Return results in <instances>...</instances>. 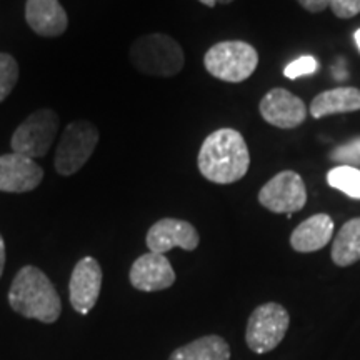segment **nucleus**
Wrapping results in <instances>:
<instances>
[{
  "label": "nucleus",
  "instance_id": "f257e3e1",
  "mask_svg": "<svg viewBox=\"0 0 360 360\" xmlns=\"http://www.w3.org/2000/svg\"><path fill=\"white\" fill-rule=\"evenodd\" d=\"M197 165L210 182L220 186L233 184L249 172V147L236 129H219L202 143Z\"/></svg>",
  "mask_w": 360,
  "mask_h": 360
},
{
  "label": "nucleus",
  "instance_id": "f03ea898",
  "mask_svg": "<svg viewBox=\"0 0 360 360\" xmlns=\"http://www.w3.org/2000/svg\"><path fill=\"white\" fill-rule=\"evenodd\" d=\"M8 304L17 314L45 323H53L62 312L56 287L42 270L34 265H25L17 272L8 290Z\"/></svg>",
  "mask_w": 360,
  "mask_h": 360
},
{
  "label": "nucleus",
  "instance_id": "7ed1b4c3",
  "mask_svg": "<svg viewBox=\"0 0 360 360\" xmlns=\"http://www.w3.org/2000/svg\"><path fill=\"white\" fill-rule=\"evenodd\" d=\"M130 60L142 74L152 77H172L184 69L186 56L175 39L165 34H148L132 44Z\"/></svg>",
  "mask_w": 360,
  "mask_h": 360
},
{
  "label": "nucleus",
  "instance_id": "20e7f679",
  "mask_svg": "<svg viewBox=\"0 0 360 360\" xmlns=\"http://www.w3.org/2000/svg\"><path fill=\"white\" fill-rule=\"evenodd\" d=\"M204 65L210 75L224 82H244L259 65V53L242 40H225L209 49Z\"/></svg>",
  "mask_w": 360,
  "mask_h": 360
},
{
  "label": "nucleus",
  "instance_id": "39448f33",
  "mask_svg": "<svg viewBox=\"0 0 360 360\" xmlns=\"http://www.w3.org/2000/svg\"><path fill=\"white\" fill-rule=\"evenodd\" d=\"M58 130V115L52 109H39L30 114L17 127L11 139L12 152L39 159L45 157L56 141Z\"/></svg>",
  "mask_w": 360,
  "mask_h": 360
},
{
  "label": "nucleus",
  "instance_id": "423d86ee",
  "mask_svg": "<svg viewBox=\"0 0 360 360\" xmlns=\"http://www.w3.org/2000/svg\"><path fill=\"white\" fill-rule=\"evenodd\" d=\"M98 142L94 124L77 120L67 125L56 150V170L64 177L77 174L92 157Z\"/></svg>",
  "mask_w": 360,
  "mask_h": 360
},
{
  "label": "nucleus",
  "instance_id": "0eeeda50",
  "mask_svg": "<svg viewBox=\"0 0 360 360\" xmlns=\"http://www.w3.org/2000/svg\"><path fill=\"white\" fill-rule=\"evenodd\" d=\"M289 312L281 304L269 302L259 305L250 314L245 340L255 354H267L281 344L289 328Z\"/></svg>",
  "mask_w": 360,
  "mask_h": 360
},
{
  "label": "nucleus",
  "instance_id": "6e6552de",
  "mask_svg": "<svg viewBox=\"0 0 360 360\" xmlns=\"http://www.w3.org/2000/svg\"><path fill=\"white\" fill-rule=\"evenodd\" d=\"M259 202L270 212L292 215L307 204V188L299 174L282 170L260 188Z\"/></svg>",
  "mask_w": 360,
  "mask_h": 360
},
{
  "label": "nucleus",
  "instance_id": "1a4fd4ad",
  "mask_svg": "<svg viewBox=\"0 0 360 360\" xmlns=\"http://www.w3.org/2000/svg\"><path fill=\"white\" fill-rule=\"evenodd\" d=\"M260 115L265 122L278 129H295L304 124L307 107L294 94L285 89H272L260 101Z\"/></svg>",
  "mask_w": 360,
  "mask_h": 360
},
{
  "label": "nucleus",
  "instance_id": "9d476101",
  "mask_svg": "<svg viewBox=\"0 0 360 360\" xmlns=\"http://www.w3.org/2000/svg\"><path fill=\"white\" fill-rule=\"evenodd\" d=\"M147 247L155 254H165L174 247L184 250H195L199 247L200 237L195 227L187 220L162 219L148 229Z\"/></svg>",
  "mask_w": 360,
  "mask_h": 360
},
{
  "label": "nucleus",
  "instance_id": "9b49d317",
  "mask_svg": "<svg viewBox=\"0 0 360 360\" xmlns=\"http://www.w3.org/2000/svg\"><path fill=\"white\" fill-rule=\"evenodd\" d=\"M102 289V269L94 257L79 260L72 272L69 290L70 304L79 314H89L96 307Z\"/></svg>",
  "mask_w": 360,
  "mask_h": 360
},
{
  "label": "nucleus",
  "instance_id": "f8f14e48",
  "mask_svg": "<svg viewBox=\"0 0 360 360\" xmlns=\"http://www.w3.org/2000/svg\"><path fill=\"white\" fill-rule=\"evenodd\" d=\"M44 169L29 157L12 154L0 155V192L24 193L40 186Z\"/></svg>",
  "mask_w": 360,
  "mask_h": 360
},
{
  "label": "nucleus",
  "instance_id": "ddd939ff",
  "mask_svg": "<svg viewBox=\"0 0 360 360\" xmlns=\"http://www.w3.org/2000/svg\"><path fill=\"white\" fill-rule=\"evenodd\" d=\"M129 278L137 290L157 292L174 285L175 272L164 254L148 252L132 264Z\"/></svg>",
  "mask_w": 360,
  "mask_h": 360
},
{
  "label": "nucleus",
  "instance_id": "4468645a",
  "mask_svg": "<svg viewBox=\"0 0 360 360\" xmlns=\"http://www.w3.org/2000/svg\"><path fill=\"white\" fill-rule=\"evenodd\" d=\"M25 20L42 37H58L69 27V17L58 0H27Z\"/></svg>",
  "mask_w": 360,
  "mask_h": 360
},
{
  "label": "nucleus",
  "instance_id": "2eb2a0df",
  "mask_svg": "<svg viewBox=\"0 0 360 360\" xmlns=\"http://www.w3.org/2000/svg\"><path fill=\"white\" fill-rule=\"evenodd\" d=\"M334 236V220L327 214H315L297 229L290 236L292 249L302 254L321 250L330 242Z\"/></svg>",
  "mask_w": 360,
  "mask_h": 360
},
{
  "label": "nucleus",
  "instance_id": "dca6fc26",
  "mask_svg": "<svg viewBox=\"0 0 360 360\" xmlns=\"http://www.w3.org/2000/svg\"><path fill=\"white\" fill-rule=\"evenodd\" d=\"M360 110V89L337 87L321 92L310 103V115L314 119L334 114H347Z\"/></svg>",
  "mask_w": 360,
  "mask_h": 360
},
{
  "label": "nucleus",
  "instance_id": "f3484780",
  "mask_svg": "<svg viewBox=\"0 0 360 360\" xmlns=\"http://www.w3.org/2000/svg\"><path fill=\"white\" fill-rule=\"evenodd\" d=\"M169 360H231V349L222 337L207 335L174 350Z\"/></svg>",
  "mask_w": 360,
  "mask_h": 360
},
{
  "label": "nucleus",
  "instance_id": "a211bd4d",
  "mask_svg": "<svg viewBox=\"0 0 360 360\" xmlns=\"http://www.w3.org/2000/svg\"><path fill=\"white\" fill-rule=\"evenodd\" d=\"M330 255L339 267H347L360 260V217L342 225L334 238Z\"/></svg>",
  "mask_w": 360,
  "mask_h": 360
},
{
  "label": "nucleus",
  "instance_id": "6ab92c4d",
  "mask_svg": "<svg viewBox=\"0 0 360 360\" xmlns=\"http://www.w3.org/2000/svg\"><path fill=\"white\" fill-rule=\"evenodd\" d=\"M327 182L332 188L360 200V169L339 165L327 174Z\"/></svg>",
  "mask_w": 360,
  "mask_h": 360
},
{
  "label": "nucleus",
  "instance_id": "aec40b11",
  "mask_svg": "<svg viewBox=\"0 0 360 360\" xmlns=\"http://www.w3.org/2000/svg\"><path fill=\"white\" fill-rule=\"evenodd\" d=\"M19 80V64L11 53H0V102L11 96Z\"/></svg>",
  "mask_w": 360,
  "mask_h": 360
},
{
  "label": "nucleus",
  "instance_id": "412c9836",
  "mask_svg": "<svg viewBox=\"0 0 360 360\" xmlns=\"http://www.w3.org/2000/svg\"><path fill=\"white\" fill-rule=\"evenodd\" d=\"M330 159L340 165H349V167H360V137L342 143L332 150Z\"/></svg>",
  "mask_w": 360,
  "mask_h": 360
},
{
  "label": "nucleus",
  "instance_id": "4be33fe9",
  "mask_svg": "<svg viewBox=\"0 0 360 360\" xmlns=\"http://www.w3.org/2000/svg\"><path fill=\"white\" fill-rule=\"evenodd\" d=\"M317 69H319L317 60H315L312 56H304V57L295 58L294 62H290V64L283 69V75H285L287 79L294 80V79L302 77V75L314 74V72H317Z\"/></svg>",
  "mask_w": 360,
  "mask_h": 360
},
{
  "label": "nucleus",
  "instance_id": "5701e85b",
  "mask_svg": "<svg viewBox=\"0 0 360 360\" xmlns=\"http://www.w3.org/2000/svg\"><path fill=\"white\" fill-rule=\"evenodd\" d=\"M328 8L339 19H352L360 13V0H328Z\"/></svg>",
  "mask_w": 360,
  "mask_h": 360
},
{
  "label": "nucleus",
  "instance_id": "b1692460",
  "mask_svg": "<svg viewBox=\"0 0 360 360\" xmlns=\"http://www.w3.org/2000/svg\"><path fill=\"white\" fill-rule=\"evenodd\" d=\"M297 2L302 6L305 11L309 12H322L326 11V8H328V0H297Z\"/></svg>",
  "mask_w": 360,
  "mask_h": 360
},
{
  "label": "nucleus",
  "instance_id": "393cba45",
  "mask_svg": "<svg viewBox=\"0 0 360 360\" xmlns=\"http://www.w3.org/2000/svg\"><path fill=\"white\" fill-rule=\"evenodd\" d=\"M4 267H6V242H4L2 236H0V277H2Z\"/></svg>",
  "mask_w": 360,
  "mask_h": 360
},
{
  "label": "nucleus",
  "instance_id": "a878e982",
  "mask_svg": "<svg viewBox=\"0 0 360 360\" xmlns=\"http://www.w3.org/2000/svg\"><path fill=\"white\" fill-rule=\"evenodd\" d=\"M200 4H204L205 7H215V4H217V0H199Z\"/></svg>",
  "mask_w": 360,
  "mask_h": 360
},
{
  "label": "nucleus",
  "instance_id": "bb28decb",
  "mask_svg": "<svg viewBox=\"0 0 360 360\" xmlns=\"http://www.w3.org/2000/svg\"><path fill=\"white\" fill-rule=\"evenodd\" d=\"M354 39H355V44H357V49H359V52H360V29L357 30V32H355Z\"/></svg>",
  "mask_w": 360,
  "mask_h": 360
},
{
  "label": "nucleus",
  "instance_id": "cd10ccee",
  "mask_svg": "<svg viewBox=\"0 0 360 360\" xmlns=\"http://www.w3.org/2000/svg\"><path fill=\"white\" fill-rule=\"evenodd\" d=\"M232 0H217V4H231Z\"/></svg>",
  "mask_w": 360,
  "mask_h": 360
}]
</instances>
